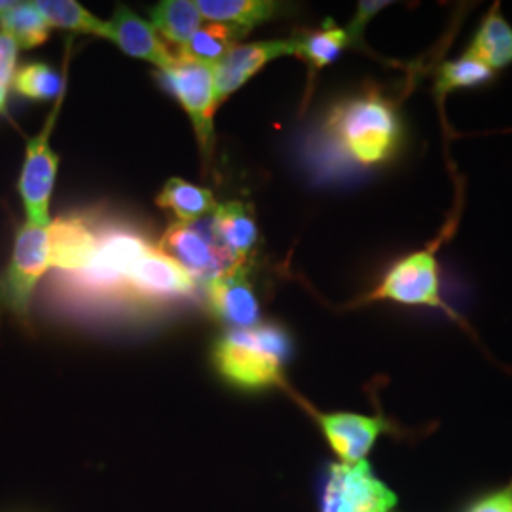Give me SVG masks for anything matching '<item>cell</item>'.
I'll return each mask as SVG.
<instances>
[{"instance_id":"6da1fadb","label":"cell","mask_w":512,"mask_h":512,"mask_svg":"<svg viewBox=\"0 0 512 512\" xmlns=\"http://www.w3.org/2000/svg\"><path fill=\"white\" fill-rule=\"evenodd\" d=\"M330 145L351 164L378 167L403 150V116L382 93H361L330 110L325 122Z\"/></svg>"},{"instance_id":"7a4b0ae2","label":"cell","mask_w":512,"mask_h":512,"mask_svg":"<svg viewBox=\"0 0 512 512\" xmlns=\"http://www.w3.org/2000/svg\"><path fill=\"white\" fill-rule=\"evenodd\" d=\"M293 342L277 325L228 330L213 349V363L220 376L245 391H262L285 384V366Z\"/></svg>"},{"instance_id":"3957f363","label":"cell","mask_w":512,"mask_h":512,"mask_svg":"<svg viewBox=\"0 0 512 512\" xmlns=\"http://www.w3.org/2000/svg\"><path fill=\"white\" fill-rule=\"evenodd\" d=\"M150 247L147 239L126 226L99 230V241L90 262L76 274H65V291L74 298L90 300L126 296L129 272Z\"/></svg>"},{"instance_id":"277c9868","label":"cell","mask_w":512,"mask_h":512,"mask_svg":"<svg viewBox=\"0 0 512 512\" xmlns=\"http://www.w3.org/2000/svg\"><path fill=\"white\" fill-rule=\"evenodd\" d=\"M160 251L171 256L194 283H202L205 287L222 275L247 268V264L239 262L222 245L213 230L211 217L190 224L173 222L162 236Z\"/></svg>"},{"instance_id":"5b68a950","label":"cell","mask_w":512,"mask_h":512,"mask_svg":"<svg viewBox=\"0 0 512 512\" xmlns=\"http://www.w3.org/2000/svg\"><path fill=\"white\" fill-rule=\"evenodd\" d=\"M366 302H393L410 308H433L452 313L440 296L437 245L414 251L397 260Z\"/></svg>"},{"instance_id":"8992f818","label":"cell","mask_w":512,"mask_h":512,"mask_svg":"<svg viewBox=\"0 0 512 512\" xmlns=\"http://www.w3.org/2000/svg\"><path fill=\"white\" fill-rule=\"evenodd\" d=\"M50 268L48 226L25 222L18 230L10 264L0 277V306L27 319L38 281Z\"/></svg>"},{"instance_id":"52a82bcc","label":"cell","mask_w":512,"mask_h":512,"mask_svg":"<svg viewBox=\"0 0 512 512\" xmlns=\"http://www.w3.org/2000/svg\"><path fill=\"white\" fill-rule=\"evenodd\" d=\"M397 505V495L372 473L366 461L332 463L327 467L319 512H391Z\"/></svg>"},{"instance_id":"ba28073f","label":"cell","mask_w":512,"mask_h":512,"mask_svg":"<svg viewBox=\"0 0 512 512\" xmlns=\"http://www.w3.org/2000/svg\"><path fill=\"white\" fill-rule=\"evenodd\" d=\"M61 107V97L57 99L54 112L50 114L46 126L27 141L25 162L19 175L18 190L21 202L25 205L27 222L33 226L46 228L50 220V198L54 190L55 175L59 158L50 145V135L54 129L55 118Z\"/></svg>"},{"instance_id":"9c48e42d","label":"cell","mask_w":512,"mask_h":512,"mask_svg":"<svg viewBox=\"0 0 512 512\" xmlns=\"http://www.w3.org/2000/svg\"><path fill=\"white\" fill-rule=\"evenodd\" d=\"M169 88L188 112L203 152L213 147V114L219 107L215 97L213 67L175 55L173 65L164 71Z\"/></svg>"},{"instance_id":"30bf717a","label":"cell","mask_w":512,"mask_h":512,"mask_svg":"<svg viewBox=\"0 0 512 512\" xmlns=\"http://www.w3.org/2000/svg\"><path fill=\"white\" fill-rule=\"evenodd\" d=\"M194 287V279L171 256L150 247L129 272L126 296L141 302H164L188 296Z\"/></svg>"},{"instance_id":"8fae6325","label":"cell","mask_w":512,"mask_h":512,"mask_svg":"<svg viewBox=\"0 0 512 512\" xmlns=\"http://www.w3.org/2000/svg\"><path fill=\"white\" fill-rule=\"evenodd\" d=\"M321 433L340 463L366 461L374 444L389 431V423L382 416H365L355 412H329L317 414Z\"/></svg>"},{"instance_id":"7c38bea8","label":"cell","mask_w":512,"mask_h":512,"mask_svg":"<svg viewBox=\"0 0 512 512\" xmlns=\"http://www.w3.org/2000/svg\"><path fill=\"white\" fill-rule=\"evenodd\" d=\"M285 55H294L291 38L234 46V50L213 69L217 103L220 105L228 95L247 84V80L253 78L262 67Z\"/></svg>"},{"instance_id":"4fadbf2b","label":"cell","mask_w":512,"mask_h":512,"mask_svg":"<svg viewBox=\"0 0 512 512\" xmlns=\"http://www.w3.org/2000/svg\"><path fill=\"white\" fill-rule=\"evenodd\" d=\"M99 241V230L84 217L69 215L48 224L50 243V268L61 274L80 272L92 258Z\"/></svg>"},{"instance_id":"5bb4252c","label":"cell","mask_w":512,"mask_h":512,"mask_svg":"<svg viewBox=\"0 0 512 512\" xmlns=\"http://www.w3.org/2000/svg\"><path fill=\"white\" fill-rule=\"evenodd\" d=\"M205 289L211 311L232 330L251 329L260 323V306L247 279V268L222 275Z\"/></svg>"},{"instance_id":"9a60e30c","label":"cell","mask_w":512,"mask_h":512,"mask_svg":"<svg viewBox=\"0 0 512 512\" xmlns=\"http://www.w3.org/2000/svg\"><path fill=\"white\" fill-rule=\"evenodd\" d=\"M107 27L109 40H112L124 54L150 61L156 67H160L162 73L173 65L175 55H171L169 48L154 31V27L145 19L139 18L133 10L120 4L112 19L107 21Z\"/></svg>"},{"instance_id":"2e32d148","label":"cell","mask_w":512,"mask_h":512,"mask_svg":"<svg viewBox=\"0 0 512 512\" xmlns=\"http://www.w3.org/2000/svg\"><path fill=\"white\" fill-rule=\"evenodd\" d=\"M465 55L473 57L492 71L512 65V25L501 14L499 4L480 21Z\"/></svg>"},{"instance_id":"e0dca14e","label":"cell","mask_w":512,"mask_h":512,"mask_svg":"<svg viewBox=\"0 0 512 512\" xmlns=\"http://www.w3.org/2000/svg\"><path fill=\"white\" fill-rule=\"evenodd\" d=\"M196 6L203 18L232 27L239 37L249 35L256 25L279 12V4L272 0H198Z\"/></svg>"},{"instance_id":"ac0fdd59","label":"cell","mask_w":512,"mask_h":512,"mask_svg":"<svg viewBox=\"0 0 512 512\" xmlns=\"http://www.w3.org/2000/svg\"><path fill=\"white\" fill-rule=\"evenodd\" d=\"M211 224L222 245L236 256L239 262L247 264L258 241L256 222L251 217L249 209L238 202L224 203L211 215Z\"/></svg>"},{"instance_id":"d6986e66","label":"cell","mask_w":512,"mask_h":512,"mask_svg":"<svg viewBox=\"0 0 512 512\" xmlns=\"http://www.w3.org/2000/svg\"><path fill=\"white\" fill-rule=\"evenodd\" d=\"M294 55L308 63L311 71H321L332 65L342 52L353 46L348 31L334 25L332 21L325 23L321 29L296 33L291 37Z\"/></svg>"},{"instance_id":"ffe728a7","label":"cell","mask_w":512,"mask_h":512,"mask_svg":"<svg viewBox=\"0 0 512 512\" xmlns=\"http://www.w3.org/2000/svg\"><path fill=\"white\" fill-rule=\"evenodd\" d=\"M158 205L169 209L177 222H196V220L207 219L211 217L219 203L215 202V196L211 190L196 186V184L186 183L183 179H169L165 183L160 196H158Z\"/></svg>"},{"instance_id":"44dd1931","label":"cell","mask_w":512,"mask_h":512,"mask_svg":"<svg viewBox=\"0 0 512 512\" xmlns=\"http://www.w3.org/2000/svg\"><path fill=\"white\" fill-rule=\"evenodd\" d=\"M150 18L156 33L181 48L202 29V14L190 0H164L150 10Z\"/></svg>"},{"instance_id":"7402d4cb","label":"cell","mask_w":512,"mask_h":512,"mask_svg":"<svg viewBox=\"0 0 512 512\" xmlns=\"http://www.w3.org/2000/svg\"><path fill=\"white\" fill-rule=\"evenodd\" d=\"M0 31L12 38L18 48H37L50 35V25L35 2H14L0 16Z\"/></svg>"},{"instance_id":"603a6c76","label":"cell","mask_w":512,"mask_h":512,"mask_svg":"<svg viewBox=\"0 0 512 512\" xmlns=\"http://www.w3.org/2000/svg\"><path fill=\"white\" fill-rule=\"evenodd\" d=\"M35 4L50 27L109 38L107 21L95 18L92 12L74 0H37Z\"/></svg>"},{"instance_id":"cb8c5ba5","label":"cell","mask_w":512,"mask_h":512,"mask_svg":"<svg viewBox=\"0 0 512 512\" xmlns=\"http://www.w3.org/2000/svg\"><path fill=\"white\" fill-rule=\"evenodd\" d=\"M238 38H241L238 31H234L232 27L211 23L207 27H202L183 48H179V55L215 69L220 61L234 50Z\"/></svg>"},{"instance_id":"d4e9b609","label":"cell","mask_w":512,"mask_h":512,"mask_svg":"<svg viewBox=\"0 0 512 512\" xmlns=\"http://www.w3.org/2000/svg\"><path fill=\"white\" fill-rule=\"evenodd\" d=\"M495 73L476 61L469 55H461L458 59L442 63L437 71L435 80V92L439 97H446L448 93L459 92V90H473L486 86L494 80Z\"/></svg>"},{"instance_id":"484cf974","label":"cell","mask_w":512,"mask_h":512,"mask_svg":"<svg viewBox=\"0 0 512 512\" xmlns=\"http://www.w3.org/2000/svg\"><path fill=\"white\" fill-rule=\"evenodd\" d=\"M12 82L16 92L35 101L59 99L63 92V78L44 63H29L21 67Z\"/></svg>"},{"instance_id":"4316f807","label":"cell","mask_w":512,"mask_h":512,"mask_svg":"<svg viewBox=\"0 0 512 512\" xmlns=\"http://www.w3.org/2000/svg\"><path fill=\"white\" fill-rule=\"evenodd\" d=\"M389 6L387 0H363L357 4V12L351 19L346 31H348L349 38H351V44L355 46L365 33V27L370 23V19L376 18V14H380L384 8Z\"/></svg>"},{"instance_id":"83f0119b","label":"cell","mask_w":512,"mask_h":512,"mask_svg":"<svg viewBox=\"0 0 512 512\" xmlns=\"http://www.w3.org/2000/svg\"><path fill=\"white\" fill-rule=\"evenodd\" d=\"M465 512H512V486L482 495L473 501Z\"/></svg>"},{"instance_id":"f1b7e54d","label":"cell","mask_w":512,"mask_h":512,"mask_svg":"<svg viewBox=\"0 0 512 512\" xmlns=\"http://www.w3.org/2000/svg\"><path fill=\"white\" fill-rule=\"evenodd\" d=\"M18 44L0 31V82L10 84L16 76V61H18Z\"/></svg>"},{"instance_id":"f546056e","label":"cell","mask_w":512,"mask_h":512,"mask_svg":"<svg viewBox=\"0 0 512 512\" xmlns=\"http://www.w3.org/2000/svg\"><path fill=\"white\" fill-rule=\"evenodd\" d=\"M6 97H8V86L0 82V114L6 110Z\"/></svg>"},{"instance_id":"4dcf8cb0","label":"cell","mask_w":512,"mask_h":512,"mask_svg":"<svg viewBox=\"0 0 512 512\" xmlns=\"http://www.w3.org/2000/svg\"><path fill=\"white\" fill-rule=\"evenodd\" d=\"M12 4H14L12 0H0V16H2V14H4Z\"/></svg>"}]
</instances>
